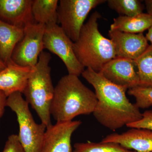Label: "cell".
<instances>
[{
    "instance_id": "cell-1",
    "label": "cell",
    "mask_w": 152,
    "mask_h": 152,
    "mask_svg": "<svg viewBox=\"0 0 152 152\" xmlns=\"http://www.w3.org/2000/svg\"><path fill=\"white\" fill-rule=\"evenodd\" d=\"M82 75L94 88L97 103L93 114L101 124L115 130L142 118L140 109L127 97L126 89L90 68L85 69Z\"/></svg>"
},
{
    "instance_id": "cell-2",
    "label": "cell",
    "mask_w": 152,
    "mask_h": 152,
    "mask_svg": "<svg viewBox=\"0 0 152 152\" xmlns=\"http://www.w3.org/2000/svg\"><path fill=\"white\" fill-rule=\"evenodd\" d=\"M97 103L95 93L78 77L68 74L55 87L50 113L57 122L70 121L80 115L93 114Z\"/></svg>"
},
{
    "instance_id": "cell-3",
    "label": "cell",
    "mask_w": 152,
    "mask_h": 152,
    "mask_svg": "<svg viewBox=\"0 0 152 152\" xmlns=\"http://www.w3.org/2000/svg\"><path fill=\"white\" fill-rule=\"evenodd\" d=\"M101 18L99 12L93 13L83 26L78 39L73 42L74 52L79 62L84 67L97 72L116 57L112 41L99 30L98 20Z\"/></svg>"
},
{
    "instance_id": "cell-4",
    "label": "cell",
    "mask_w": 152,
    "mask_h": 152,
    "mask_svg": "<svg viewBox=\"0 0 152 152\" xmlns=\"http://www.w3.org/2000/svg\"><path fill=\"white\" fill-rule=\"evenodd\" d=\"M51 59L49 53L43 51L41 53L23 93L26 100L35 111L42 124L46 128L52 125L50 108L55 90L49 66Z\"/></svg>"
},
{
    "instance_id": "cell-5",
    "label": "cell",
    "mask_w": 152,
    "mask_h": 152,
    "mask_svg": "<svg viewBox=\"0 0 152 152\" xmlns=\"http://www.w3.org/2000/svg\"><path fill=\"white\" fill-rule=\"evenodd\" d=\"M7 107L15 113L19 126V141L25 152H41L46 126L38 124L33 118L29 104L22 96L16 92L7 98Z\"/></svg>"
},
{
    "instance_id": "cell-6",
    "label": "cell",
    "mask_w": 152,
    "mask_h": 152,
    "mask_svg": "<svg viewBox=\"0 0 152 152\" xmlns=\"http://www.w3.org/2000/svg\"><path fill=\"white\" fill-rule=\"evenodd\" d=\"M104 0H61L58 7V23L73 42L78 39L90 12Z\"/></svg>"
},
{
    "instance_id": "cell-7",
    "label": "cell",
    "mask_w": 152,
    "mask_h": 152,
    "mask_svg": "<svg viewBox=\"0 0 152 152\" xmlns=\"http://www.w3.org/2000/svg\"><path fill=\"white\" fill-rule=\"evenodd\" d=\"M44 49L57 55L64 64L69 75L79 77L85 68L79 62L73 50V42L60 26H46L43 38Z\"/></svg>"
},
{
    "instance_id": "cell-8",
    "label": "cell",
    "mask_w": 152,
    "mask_h": 152,
    "mask_svg": "<svg viewBox=\"0 0 152 152\" xmlns=\"http://www.w3.org/2000/svg\"><path fill=\"white\" fill-rule=\"evenodd\" d=\"M46 26L34 23L24 28V35L14 49L12 60L18 65L34 68L44 49Z\"/></svg>"
},
{
    "instance_id": "cell-9",
    "label": "cell",
    "mask_w": 152,
    "mask_h": 152,
    "mask_svg": "<svg viewBox=\"0 0 152 152\" xmlns=\"http://www.w3.org/2000/svg\"><path fill=\"white\" fill-rule=\"evenodd\" d=\"M80 121L57 122L46 128L41 152H73L71 138Z\"/></svg>"
},
{
    "instance_id": "cell-10",
    "label": "cell",
    "mask_w": 152,
    "mask_h": 152,
    "mask_svg": "<svg viewBox=\"0 0 152 152\" xmlns=\"http://www.w3.org/2000/svg\"><path fill=\"white\" fill-rule=\"evenodd\" d=\"M134 60L116 57L106 64L99 72L115 84L129 89L139 86V80Z\"/></svg>"
},
{
    "instance_id": "cell-11",
    "label": "cell",
    "mask_w": 152,
    "mask_h": 152,
    "mask_svg": "<svg viewBox=\"0 0 152 152\" xmlns=\"http://www.w3.org/2000/svg\"><path fill=\"white\" fill-rule=\"evenodd\" d=\"M108 36L113 44L117 57L134 61L149 46L148 40L143 33L130 34L110 30Z\"/></svg>"
},
{
    "instance_id": "cell-12",
    "label": "cell",
    "mask_w": 152,
    "mask_h": 152,
    "mask_svg": "<svg viewBox=\"0 0 152 152\" xmlns=\"http://www.w3.org/2000/svg\"><path fill=\"white\" fill-rule=\"evenodd\" d=\"M33 0H0V20L24 28L36 23L32 12Z\"/></svg>"
},
{
    "instance_id": "cell-13",
    "label": "cell",
    "mask_w": 152,
    "mask_h": 152,
    "mask_svg": "<svg viewBox=\"0 0 152 152\" xmlns=\"http://www.w3.org/2000/svg\"><path fill=\"white\" fill-rule=\"evenodd\" d=\"M101 142L115 143L128 150H134L137 152H152V131L131 128L121 134L108 135Z\"/></svg>"
},
{
    "instance_id": "cell-14",
    "label": "cell",
    "mask_w": 152,
    "mask_h": 152,
    "mask_svg": "<svg viewBox=\"0 0 152 152\" xmlns=\"http://www.w3.org/2000/svg\"><path fill=\"white\" fill-rule=\"evenodd\" d=\"M33 69L18 65L12 61L0 72V91L7 97L16 92L23 94Z\"/></svg>"
},
{
    "instance_id": "cell-15",
    "label": "cell",
    "mask_w": 152,
    "mask_h": 152,
    "mask_svg": "<svg viewBox=\"0 0 152 152\" xmlns=\"http://www.w3.org/2000/svg\"><path fill=\"white\" fill-rule=\"evenodd\" d=\"M23 35V28L0 20V57L7 65L12 61L13 52Z\"/></svg>"
},
{
    "instance_id": "cell-16",
    "label": "cell",
    "mask_w": 152,
    "mask_h": 152,
    "mask_svg": "<svg viewBox=\"0 0 152 152\" xmlns=\"http://www.w3.org/2000/svg\"><path fill=\"white\" fill-rule=\"evenodd\" d=\"M110 30L130 34L143 33L152 25V15L142 13L133 17L121 16L114 19Z\"/></svg>"
},
{
    "instance_id": "cell-17",
    "label": "cell",
    "mask_w": 152,
    "mask_h": 152,
    "mask_svg": "<svg viewBox=\"0 0 152 152\" xmlns=\"http://www.w3.org/2000/svg\"><path fill=\"white\" fill-rule=\"evenodd\" d=\"M58 0H34L32 12L35 22L46 26L58 23Z\"/></svg>"
},
{
    "instance_id": "cell-18",
    "label": "cell",
    "mask_w": 152,
    "mask_h": 152,
    "mask_svg": "<svg viewBox=\"0 0 152 152\" xmlns=\"http://www.w3.org/2000/svg\"><path fill=\"white\" fill-rule=\"evenodd\" d=\"M134 62L138 76L139 86L152 88V45Z\"/></svg>"
},
{
    "instance_id": "cell-19",
    "label": "cell",
    "mask_w": 152,
    "mask_h": 152,
    "mask_svg": "<svg viewBox=\"0 0 152 152\" xmlns=\"http://www.w3.org/2000/svg\"><path fill=\"white\" fill-rule=\"evenodd\" d=\"M109 7L121 16L133 17L143 13L144 7L138 0H108Z\"/></svg>"
},
{
    "instance_id": "cell-20",
    "label": "cell",
    "mask_w": 152,
    "mask_h": 152,
    "mask_svg": "<svg viewBox=\"0 0 152 152\" xmlns=\"http://www.w3.org/2000/svg\"><path fill=\"white\" fill-rule=\"evenodd\" d=\"M75 152H134L119 144L113 142L76 143L74 145Z\"/></svg>"
},
{
    "instance_id": "cell-21",
    "label": "cell",
    "mask_w": 152,
    "mask_h": 152,
    "mask_svg": "<svg viewBox=\"0 0 152 152\" xmlns=\"http://www.w3.org/2000/svg\"><path fill=\"white\" fill-rule=\"evenodd\" d=\"M128 93L135 99L134 104L138 108H148L152 106V88L137 86L129 89Z\"/></svg>"
},
{
    "instance_id": "cell-22",
    "label": "cell",
    "mask_w": 152,
    "mask_h": 152,
    "mask_svg": "<svg viewBox=\"0 0 152 152\" xmlns=\"http://www.w3.org/2000/svg\"><path fill=\"white\" fill-rule=\"evenodd\" d=\"M126 126L130 128L144 129L152 131V110H147L142 113L140 120L128 124Z\"/></svg>"
},
{
    "instance_id": "cell-23",
    "label": "cell",
    "mask_w": 152,
    "mask_h": 152,
    "mask_svg": "<svg viewBox=\"0 0 152 152\" xmlns=\"http://www.w3.org/2000/svg\"><path fill=\"white\" fill-rule=\"evenodd\" d=\"M2 152H25L18 135L13 134L9 136Z\"/></svg>"
},
{
    "instance_id": "cell-24",
    "label": "cell",
    "mask_w": 152,
    "mask_h": 152,
    "mask_svg": "<svg viewBox=\"0 0 152 152\" xmlns=\"http://www.w3.org/2000/svg\"><path fill=\"white\" fill-rule=\"evenodd\" d=\"M7 98L5 94L0 91V119L4 115L5 108L7 107Z\"/></svg>"
},
{
    "instance_id": "cell-25",
    "label": "cell",
    "mask_w": 152,
    "mask_h": 152,
    "mask_svg": "<svg viewBox=\"0 0 152 152\" xmlns=\"http://www.w3.org/2000/svg\"><path fill=\"white\" fill-rule=\"evenodd\" d=\"M145 4L148 13L152 15V0H146L145 1Z\"/></svg>"
},
{
    "instance_id": "cell-26",
    "label": "cell",
    "mask_w": 152,
    "mask_h": 152,
    "mask_svg": "<svg viewBox=\"0 0 152 152\" xmlns=\"http://www.w3.org/2000/svg\"><path fill=\"white\" fill-rule=\"evenodd\" d=\"M145 37L148 41L151 42V45H152V25L148 29V32L146 34Z\"/></svg>"
},
{
    "instance_id": "cell-27",
    "label": "cell",
    "mask_w": 152,
    "mask_h": 152,
    "mask_svg": "<svg viewBox=\"0 0 152 152\" xmlns=\"http://www.w3.org/2000/svg\"><path fill=\"white\" fill-rule=\"evenodd\" d=\"M6 67H7V65L0 57V72L4 70Z\"/></svg>"
},
{
    "instance_id": "cell-28",
    "label": "cell",
    "mask_w": 152,
    "mask_h": 152,
    "mask_svg": "<svg viewBox=\"0 0 152 152\" xmlns=\"http://www.w3.org/2000/svg\"><path fill=\"white\" fill-rule=\"evenodd\" d=\"M73 152H75V151H73Z\"/></svg>"
}]
</instances>
